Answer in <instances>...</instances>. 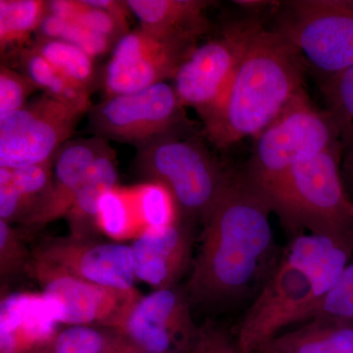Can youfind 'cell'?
I'll return each instance as SVG.
<instances>
[{"mask_svg": "<svg viewBox=\"0 0 353 353\" xmlns=\"http://www.w3.org/2000/svg\"><path fill=\"white\" fill-rule=\"evenodd\" d=\"M272 209L245 175L231 173L204 222L189 292L196 301L226 303L241 299L256 284L274 253Z\"/></svg>", "mask_w": 353, "mask_h": 353, "instance_id": "1", "label": "cell"}, {"mask_svg": "<svg viewBox=\"0 0 353 353\" xmlns=\"http://www.w3.org/2000/svg\"><path fill=\"white\" fill-rule=\"evenodd\" d=\"M352 256L353 239L294 236L239 327V352H259L285 327L306 321Z\"/></svg>", "mask_w": 353, "mask_h": 353, "instance_id": "2", "label": "cell"}, {"mask_svg": "<svg viewBox=\"0 0 353 353\" xmlns=\"http://www.w3.org/2000/svg\"><path fill=\"white\" fill-rule=\"evenodd\" d=\"M304 70L296 48L262 26L219 101L202 116L203 134L219 148L255 138L303 88Z\"/></svg>", "mask_w": 353, "mask_h": 353, "instance_id": "3", "label": "cell"}, {"mask_svg": "<svg viewBox=\"0 0 353 353\" xmlns=\"http://www.w3.org/2000/svg\"><path fill=\"white\" fill-rule=\"evenodd\" d=\"M341 143L332 146L259 188L292 238L308 230L353 239V201L341 178Z\"/></svg>", "mask_w": 353, "mask_h": 353, "instance_id": "4", "label": "cell"}, {"mask_svg": "<svg viewBox=\"0 0 353 353\" xmlns=\"http://www.w3.org/2000/svg\"><path fill=\"white\" fill-rule=\"evenodd\" d=\"M136 161L152 182L169 190L181 214L203 223L231 176L196 137H172L141 146Z\"/></svg>", "mask_w": 353, "mask_h": 353, "instance_id": "5", "label": "cell"}, {"mask_svg": "<svg viewBox=\"0 0 353 353\" xmlns=\"http://www.w3.org/2000/svg\"><path fill=\"white\" fill-rule=\"evenodd\" d=\"M253 139L252 157L243 175L257 188L341 143L329 114L316 108L303 88Z\"/></svg>", "mask_w": 353, "mask_h": 353, "instance_id": "6", "label": "cell"}, {"mask_svg": "<svg viewBox=\"0 0 353 353\" xmlns=\"http://www.w3.org/2000/svg\"><path fill=\"white\" fill-rule=\"evenodd\" d=\"M274 31L299 51L304 63L326 77L353 67V0H290Z\"/></svg>", "mask_w": 353, "mask_h": 353, "instance_id": "7", "label": "cell"}, {"mask_svg": "<svg viewBox=\"0 0 353 353\" xmlns=\"http://www.w3.org/2000/svg\"><path fill=\"white\" fill-rule=\"evenodd\" d=\"M88 114V128L94 136L137 148L159 139L183 137L190 126L175 88L166 82L106 97Z\"/></svg>", "mask_w": 353, "mask_h": 353, "instance_id": "8", "label": "cell"}, {"mask_svg": "<svg viewBox=\"0 0 353 353\" xmlns=\"http://www.w3.org/2000/svg\"><path fill=\"white\" fill-rule=\"evenodd\" d=\"M261 27L256 18L234 21L192 50L173 79L183 108L196 109L201 118L214 108Z\"/></svg>", "mask_w": 353, "mask_h": 353, "instance_id": "9", "label": "cell"}, {"mask_svg": "<svg viewBox=\"0 0 353 353\" xmlns=\"http://www.w3.org/2000/svg\"><path fill=\"white\" fill-rule=\"evenodd\" d=\"M197 39L157 34L141 27L124 34L114 46L102 76L106 97L131 94L173 80L196 48Z\"/></svg>", "mask_w": 353, "mask_h": 353, "instance_id": "10", "label": "cell"}, {"mask_svg": "<svg viewBox=\"0 0 353 353\" xmlns=\"http://www.w3.org/2000/svg\"><path fill=\"white\" fill-rule=\"evenodd\" d=\"M83 114L43 94L0 119V167L23 168L53 159Z\"/></svg>", "mask_w": 353, "mask_h": 353, "instance_id": "11", "label": "cell"}, {"mask_svg": "<svg viewBox=\"0 0 353 353\" xmlns=\"http://www.w3.org/2000/svg\"><path fill=\"white\" fill-rule=\"evenodd\" d=\"M32 272L43 287L41 294L54 308L59 324L90 326L102 323L117 330L138 301L134 290L106 289L34 257Z\"/></svg>", "mask_w": 353, "mask_h": 353, "instance_id": "12", "label": "cell"}, {"mask_svg": "<svg viewBox=\"0 0 353 353\" xmlns=\"http://www.w3.org/2000/svg\"><path fill=\"white\" fill-rule=\"evenodd\" d=\"M145 353H171L187 350L199 334L189 307L178 292L154 290L139 299L117 329Z\"/></svg>", "mask_w": 353, "mask_h": 353, "instance_id": "13", "label": "cell"}, {"mask_svg": "<svg viewBox=\"0 0 353 353\" xmlns=\"http://www.w3.org/2000/svg\"><path fill=\"white\" fill-rule=\"evenodd\" d=\"M85 239L53 241L39 248L34 259L53 265L92 284L119 292L134 290L131 246L95 243Z\"/></svg>", "mask_w": 353, "mask_h": 353, "instance_id": "14", "label": "cell"}, {"mask_svg": "<svg viewBox=\"0 0 353 353\" xmlns=\"http://www.w3.org/2000/svg\"><path fill=\"white\" fill-rule=\"evenodd\" d=\"M58 324L54 308L43 294H8L0 303V353H29L52 345Z\"/></svg>", "mask_w": 353, "mask_h": 353, "instance_id": "15", "label": "cell"}, {"mask_svg": "<svg viewBox=\"0 0 353 353\" xmlns=\"http://www.w3.org/2000/svg\"><path fill=\"white\" fill-rule=\"evenodd\" d=\"M190 243L189 230L180 221L145 229L131 246L136 278L157 290L169 289L189 262Z\"/></svg>", "mask_w": 353, "mask_h": 353, "instance_id": "16", "label": "cell"}, {"mask_svg": "<svg viewBox=\"0 0 353 353\" xmlns=\"http://www.w3.org/2000/svg\"><path fill=\"white\" fill-rule=\"evenodd\" d=\"M110 150L108 139L97 136L67 141L55 157L48 201L30 225L41 226L66 216L88 171Z\"/></svg>", "mask_w": 353, "mask_h": 353, "instance_id": "17", "label": "cell"}, {"mask_svg": "<svg viewBox=\"0 0 353 353\" xmlns=\"http://www.w3.org/2000/svg\"><path fill=\"white\" fill-rule=\"evenodd\" d=\"M139 27L171 36L199 39L212 30L206 10L215 3L208 0H127Z\"/></svg>", "mask_w": 353, "mask_h": 353, "instance_id": "18", "label": "cell"}, {"mask_svg": "<svg viewBox=\"0 0 353 353\" xmlns=\"http://www.w3.org/2000/svg\"><path fill=\"white\" fill-rule=\"evenodd\" d=\"M266 347L278 353H353V322L313 318L301 328L278 334Z\"/></svg>", "mask_w": 353, "mask_h": 353, "instance_id": "19", "label": "cell"}, {"mask_svg": "<svg viewBox=\"0 0 353 353\" xmlns=\"http://www.w3.org/2000/svg\"><path fill=\"white\" fill-rule=\"evenodd\" d=\"M111 148L92 165L79 188L67 217L74 238L85 239L94 227L99 226V205L101 196L115 190L118 174L115 154Z\"/></svg>", "mask_w": 353, "mask_h": 353, "instance_id": "20", "label": "cell"}, {"mask_svg": "<svg viewBox=\"0 0 353 353\" xmlns=\"http://www.w3.org/2000/svg\"><path fill=\"white\" fill-rule=\"evenodd\" d=\"M18 61L22 73L34 83L38 90H43L44 94L83 112H90L92 108L90 92L74 85L32 46L18 52Z\"/></svg>", "mask_w": 353, "mask_h": 353, "instance_id": "21", "label": "cell"}, {"mask_svg": "<svg viewBox=\"0 0 353 353\" xmlns=\"http://www.w3.org/2000/svg\"><path fill=\"white\" fill-rule=\"evenodd\" d=\"M48 14L43 0H0V50L1 55L24 50L25 44Z\"/></svg>", "mask_w": 353, "mask_h": 353, "instance_id": "22", "label": "cell"}, {"mask_svg": "<svg viewBox=\"0 0 353 353\" xmlns=\"http://www.w3.org/2000/svg\"><path fill=\"white\" fill-rule=\"evenodd\" d=\"M32 48L74 85L92 94L97 81V72L94 59L88 53L73 44L39 37Z\"/></svg>", "mask_w": 353, "mask_h": 353, "instance_id": "23", "label": "cell"}, {"mask_svg": "<svg viewBox=\"0 0 353 353\" xmlns=\"http://www.w3.org/2000/svg\"><path fill=\"white\" fill-rule=\"evenodd\" d=\"M321 90L341 145L353 150V67L324 78Z\"/></svg>", "mask_w": 353, "mask_h": 353, "instance_id": "24", "label": "cell"}, {"mask_svg": "<svg viewBox=\"0 0 353 353\" xmlns=\"http://www.w3.org/2000/svg\"><path fill=\"white\" fill-rule=\"evenodd\" d=\"M48 12L101 34L114 44L130 32L129 27L88 0H52L48 1Z\"/></svg>", "mask_w": 353, "mask_h": 353, "instance_id": "25", "label": "cell"}, {"mask_svg": "<svg viewBox=\"0 0 353 353\" xmlns=\"http://www.w3.org/2000/svg\"><path fill=\"white\" fill-rule=\"evenodd\" d=\"M37 36L39 38L58 39L73 44L94 59L112 51L115 46L105 37L50 12L41 23Z\"/></svg>", "mask_w": 353, "mask_h": 353, "instance_id": "26", "label": "cell"}, {"mask_svg": "<svg viewBox=\"0 0 353 353\" xmlns=\"http://www.w3.org/2000/svg\"><path fill=\"white\" fill-rule=\"evenodd\" d=\"M137 201L145 229H160L179 221L178 206L171 192L162 183L150 182L141 185L137 192Z\"/></svg>", "mask_w": 353, "mask_h": 353, "instance_id": "27", "label": "cell"}, {"mask_svg": "<svg viewBox=\"0 0 353 353\" xmlns=\"http://www.w3.org/2000/svg\"><path fill=\"white\" fill-rule=\"evenodd\" d=\"M319 317L353 322V260L333 289L309 312L306 322Z\"/></svg>", "mask_w": 353, "mask_h": 353, "instance_id": "28", "label": "cell"}, {"mask_svg": "<svg viewBox=\"0 0 353 353\" xmlns=\"http://www.w3.org/2000/svg\"><path fill=\"white\" fill-rule=\"evenodd\" d=\"M114 336L90 326H69L58 333L54 353H106Z\"/></svg>", "mask_w": 353, "mask_h": 353, "instance_id": "29", "label": "cell"}, {"mask_svg": "<svg viewBox=\"0 0 353 353\" xmlns=\"http://www.w3.org/2000/svg\"><path fill=\"white\" fill-rule=\"evenodd\" d=\"M38 90L22 72L6 65L0 68V119L20 110L28 104V99Z\"/></svg>", "mask_w": 353, "mask_h": 353, "instance_id": "30", "label": "cell"}, {"mask_svg": "<svg viewBox=\"0 0 353 353\" xmlns=\"http://www.w3.org/2000/svg\"><path fill=\"white\" fill-rule=\"evenodd\" d=\"M99 227L110 238H124L132 227L131 213L122 194L109 190L101 196L99 205Z\"/></svg>", "mask_w": 353, "mask_h": 353, "instance_id": "31", "label": "cell"}, {"mask_svg": "<svg viewBox=\"0 0 353 353\" xmlns=\"http://www.w3.org/2000/svg\"><path fill=\"white\" fill-rule=\"evenodd\" d=\"M27 252L8 222L0 220V271L2 276L19 271L27 261Z\"/></svg>", "mask_w": 353, "mask_h": 353, "instance_id": "32", "label": "cell"}, {"mask_svg": "<svg viewBox=\"0 0 353 353\" xmlns=\"http://www.w3.org/2000/svg\"><path fill=\"white\" fill-rule=\"evenodd\" d=\"M26 219L24 201L14 183L9 168L0 167V220L12 222Z\"/></svg>", "mask_w": 353, "mask_h": 353, "instance_id": "33", "label": "cell"}, {"mask_svg": "<svg viewBox=\"0 0 353 353\" xmlns=\"http://www.w3.org/2000/svg\"><path fill=\"white\" fill-rule=\"evenodd\" d=\"M185 353H236L226 334L217 330L199 331Z\"/></svg>", "mask_w": 353, "mask_h": 353, "instance_id": "34", "label": "cell"}, {"mask_svg": "<svg viewBox=\"0 0 353 353\" xmlns=\"http://www.w3.org/2000/svg\"><path fill=\"white\" fill-rule=\"evenodd\" d=\"M92 6L99 7L102 10L112 15L116 19L120 21L123 25L129 27L130 14H132L131 9L128 6L127 1H121V0H88Z\"/></svg>", "mask_w": 353, "mask_h": 353, "instance_id": "35", "label": "cell"}, {"mask_svg": "<svg viewBox=\"0 0 353 353\" xmlns=\"http://www.w3.org/2000/svg\"><path fill=\"white\" fill-rule=\"evenodd\" d=\"M106 353H145L143 350H139L138 347L131 343L125 336L117 334L114 336L112 341H111L110 347H109Z\"/></svg>", "mask_w": 353, "mask_h": 353, "instance_id": "36", "label": "cell"}, {"mask_svg": "<svg viewBox=\"0 0 353 353\" xmlns=\"http://www.w3.org/2000/svg\"><path fill=\"white\" fill-rule=\"evenodd\" d=\"M234 3H238L241 7H245L246 9L250 10H260V9L265 8L267 6H275L276 2L274 1H259V0H241V1H234Z\"/></svg>", "mask_w": 353, "mask_h": 353, "instance_id": "37", "label": "cell"}, {"mask_svg": "<svg viewBox=\"0 0 353 353\" xmlns=\"http://www.w3.org/2000/svg\"><path fill=\"white\" fill-rule=\"evenodd\" d=\"M343 170H345V178L353 187V150H350V153H348L345 165H343Z\"/></svg>", "mask_w": 353, "mask_h": 353, "instance_id": "38", "label": "cell"}, {"mask_svg": "<svg viewBox=\"0 0 353 353\" xmlns=\"http://www.w3.org/2000/svg\"><path fill=\"white\" fill-rule=\"evenodd\" d=\"M29 353H54V352H53V343L52 345H48V347H44L39 348V350H32V352Z\"/></svg>", "mask_w": 353, "mask_h": 353, "instance_id": "39", "label": "cell"}, {"mask_svg": "<svg viewBox=\"0 0 353 353\" xmlns=\"http://www.w3.org/2000/svg\"><path fill=\"white\" fill-rule=\"evenodd\" d=\"M260 353H278L276 352L275 350H272V348L269 347H265L262 348L261 350L259 352Z\"/></svg>", "mask_w": 353, "mask_h": 353, "instance_id": "40", "label": "cell"}]
</instances>
